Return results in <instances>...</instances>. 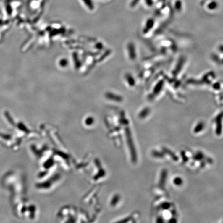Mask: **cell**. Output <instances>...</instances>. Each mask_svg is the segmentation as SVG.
Here are the masks:
<instances>
[{
    "label": "cell",
    "instance_id": "obj_1",
    "mask_svg": "<svg viewBox=\"0 0 223 223\" xmlns=\"http://www.w3.org/2000/svg\"><path fill=\"white\" fill-rule=\"evenodd\" d=\"M82 1L84 2V3L85 4L86 6H87L88 9H89L90 10H93L94 8V5L92 0H82Z\"/></svg>",
    "mask_w": 223,
    "mask_h": 223
},
{
    "label": "cell",
    "instance_id": "obj_2",
    "mask_svg": "<svg viewBox=\"0 0 223 223\" xmlns=\"http://www.w3.org/2000/svg\"><path fill=\"white\" fill-rule=\"evenodd\" d=\"M61 63L62 64V66H64V65H65L67 64V61L62 60V62H61Z\"/></svg>",
    "mask_w": 223,
    "mask_h": 223
}]
</instances>
